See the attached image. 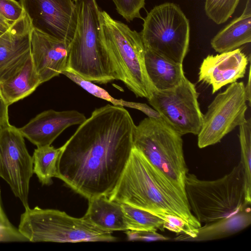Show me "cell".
Here are the masks:
<instances>
[{"label":"cell","mask_w":251,"mask_h":251,"mask_svg":"<svg viewBox=\"0 0 251 251\" xmlns=\"http://www.w3.org/2000/svg\"><path fill=\"white\" fill-rule=\"evenodd\" d=\"M135 126L124 107L96 109L63 145L57 178L87 200L108 196L129 158Z\"/></svg>","instance_id":"obj_1"},{"label":"cell","mask_w":251,"mask_h":251,"mask_svg":"<svg viewBox=\"0 0 251 251\" xmlns=\"http://www.w3.org/2000/svg\"><path fill=\"white\" fill-rule=\"evenodd\" d=\"M162 219L173 216L186 224L190 235L201 225L192 214L186 196L154 167L133 146L116 186L108 196Z\"/></svg>","instance_id":"obj_2"},{"label":"cell","mask_w":251,"mask_h":251,"mask_svg":"<svg viewBox=\"0 0 251 251\" xmlns=\"http://www.w3.org/2000/svg\"><path fill=\"white\" fill-rule=\"evenodd\" d=\"M75 2L77 12V25L69 44L66 71L94 83L106 84L114 80L122 81V75L117 64L100 39V9L96 0Z\"/></svg>","instance_id":"obj_3"},{"label":"cell","mask_w":251,"mask_h":251,"mask_svg":"<svg viewBox=\"0 0 251 251\" xmlns=\"http://www.w3.org/2000/svg\"><path fill=\"white\" fill-rule=\"evenodd\" d=\"M100 23V39L117 64L122 81L137 97L148 100L156 89L146 71L145 49L140 33L101 10Z\"/></svg>","instance_id":"obj_4"},{"label":"cell","mask_w":251,"mask_h":251,"mask_svg":"<svg viewBox=\"0 0 251 251\" xmlns=\"http://www.w3.org/2000/svg\"><path fill=\"white\" fill-rule=\"evenodd\" d=\"M185 191L191 211L201 223L229 217L248 205L245 203L244 174L240 163L229 173L214 180H201L188 173Z\"/></svg>","instance_id":"obj_5"},{"label":"cell","mask_w":251,"mask_h":251,"mask_svg":"<svg viewBox=\"0 0 251 251\" xmlns=\"http://www.w3.org/2000/svg\"><path fill=\"white\" fill-rule=\"evenodd\" d=\"M133 143L154 167L186 195L185 180L188 169L180 134L162 118L147 117L136 126Z\"/></svg>","instance_id":"obj_6"},{"label":"cell","mask_w":251,"mask_h":251,"mask_svg":"<svg viewBox=\"0 0 251 251\" xmlns=\"http://www.w3.org/2000/svg\"><path fill=\"white\" fill-rule=\"evenodd\" d=\"M18 229L28 241L77 243L115 242L112 232L101 230L83 218L71 216L64 211L25 208L21 214Z\"/></svg>","instance_id":"obj_7"},{"label":"cell","mask_w":251,"mask_h":251,"mask_svg":"<svg viewBox=\"0 0 251 251\" xmlns=\"http://www.w3.org/2000/svg\"><path fill=\"white\" fill-rule=\"evenodd\" d=\"M140 34L145 48L183 63L189 50L190 24L177 5L165 2L154 6L144 19Z\"/></svg>","instance_id":"obj_8"},{"label":"cell","mask_w":251,"mask_h":251,"mask_svg":"<svg viewBox=\"0 0 251 251\" xmlns=\"http://www.w3.org/2000/svg\"><path fill=\"white\" fill-rule=\"evenodd\" d=\"M243 82L229 84L218 93L203 114L201 129L198 135V146L201 148L216 144L236 127L246 120L248 109Z\"/></svg>","instance_id":"obj_9"},{"label":"cell","mask_w":251,"mask_h":251,"mask_svg":"<svg viewBox=\"0 0 251 251\" xmlns=\"http://www.w3.org/2000/svg\"><path fill=\"white\" fill-rule=\"evenodd\" d=\"M199 95L195 84L185 76L172 89L156 90L148 101L181 136L189 133L198 135L203 116L198 102Z\"/></svg>","instance_id":"obj_10"},{"label":"cell","mask_w":251,"mask_h":251,"mask_svg":"<svg viewBox=\"0 0 251 251\" xmlns=\"http://www.w3.org/2000/svg\"><path fill=\"white\" fill-rule=\"evenodd\" d=\"M33 166L32 157L19 129L10 124L0 127V177L8 183L25 208L29 206Z\"/></svg>","instance_id":"obj_11"},{"label":"cell","mask_w":251,"mask_h":251,"mask_svg":"<svg viewBox=\"0 0 251 251\" xmlns=\"http://www.w3.org/2000/svg\"><path fill=\"white\" fill-rule=\"evenodd\" d=\"M33 28L70 44L77 21L73 0H20Z\"/></svg>","instance_id":"obj_12"},{"label":"cell","mask_w":251,"mask_h":251,"mask_svg":"<svg viewBox=\"0 0 251 251\" xmlns=\"http://www.w3.org/2000/svg\"><path fill=\"white\" fill-rule=\"evenodd\" d=\"M32 29L25 11L0 36V82L8 78L31 55Z\"/></svg>","instance_id":"obj_13"},{"label":"cell","mask_w":251,"mask_h":251,"mask_svg":"<svg viewBox=\"0 0 251 251\" xmlns=\"http://www.w3.org/2000/svg\"><path fill=\"white\" fill-rule=\"evenodd\" d=\"M69 44L37 29H32L31 57L41 84L67 70Z\"/></svg>","instance_id":"obj_14"},{"label":"cell","mask_w":251,"mask_h":251,"mask_svg":"<svg viewBox=\"0 0 251 251\" xmlns=\"http://www.w3.org/2000/svg\"><path fill=\"white\" fill-rule=\"evenodd\" d=\"M250 58L239 49L209 55L199 69L198 81L212 87L214 94L223 86L244 77Z\"/></svg>","instance_id":"obj_15"},{"label":"cell","mask_w":251,"mask_h":251,"mask_svg":"<svg viewBox=\"0 0 251 251\" xmlns=\"http://www.w3.org/2000/svg\"><path fill=\"white\" fill-rule=\"evenodd\" d=\"M86 119L76 110L44 111L19 129L23 136L37 147L50 145L68 127L80 125Z\"/></svg>","instance_id":"obj_16"},{"label":"cell","mask_w":251,"mask_h":251,"mask_svg":"<svg viewBox=\"0 0 251 251\" xmlns=\"http://www.w3.org/2000/svg\"><path fill=\"white\" fill-rule=\"evenodd\" d=\"M251 205H246L231 216L211 223L192 231L190 236L181 234L175 241H204L236 234L251 224Z\"/></svg>","instance_id":"obj_17"},{"label":"cell","mask_w":251,"mask_h":251,"mask_svg":"<svg viewBox=\"0 0 251 251\" xmlns=\"http://www.w3.org/2000/svg\"><path fill=\"white\" fill-rule=\"evenodd\" d=\"M88 200V208L83 216L86 221L107 231L128 230L121 203L104 195Z\"/></svg>","instance_id":"obj_18"},{"label":"cell","mask_w":251,"mask_h":251,"mask_svg":"<svg viewBox=\"0 0 251 251\" xmlns=\"http://www.w3.org/2000/svg\"><path fill=\"white\" fill-rule=\"evenodd\" d=\"M40 84L31 55L8 78L0 82V93L9 106L29 96Z\"/></svg>","instance_id":"obj_19"},{"label":"cell","mask_w":251,"mask_h":251,"mask_svg":"<svg viewBox=\"0 0 251 251\" xmlns=\"http://www.w3.org/2000/svg\"><path fill=\"white\" fill-rule=\"evenodd\" d=\"M145 49L146 71L155 89L166 90L178 85L185 76L182 63L174 62Z\"/></svg>","instance_id":"obj_20"},{"label":"cell","mask_w":251,"mask_h":251,"mask_svg":"<svg viewBox=\"0 0 251 251\" xmlns=\"http://www.w3.org/2000/svg\"><path fill=\"white\" fill-rule=\"evenodd\" d=\"M251 41V0H247L240 16L234 19L211 40L212 48L222 53L239 48Z\"/></svg>","instance_id":"obj_21"},{"label":"cell","mask_w":251,"mask_h":251,"mask_svg":"<svg viewBox=\"0 0 251 251\" xmlns=\"http://www.w3.org/2000/svg\"><path fill=\"white\" fill-rule=\"evenodd\" d=\"M64 145L55 148L50 145L37 147L32 157L33 172L43 185L52 183V178L58 176V163Z\"/></svg>","instance_id":"obj_22"},{"label":"cell","mask_w":251,"mask_h":251,"mask_svg":"<svg viewBox=\"0 0 251 251\" xmlns=\"http://www.w3.org/2000/svg\"><path fill=\"white\" fill-rule=\"evenodd\" d=\"M121 204L128 230H164V221L157 215L127 204Z\"/></svg>","instance_id":"obj_23"},{"label":"cell","mask_w":251,"mask_h":251,"mask_svg":"<svg viewBox=\"0 0 251 251\" xmlns=\"http://www.w3.org/2000/svg\"><path fill=\"white\" fill-rule=\"evenodd\" d=\"M239 139L241 148V164L244 174L245 200L247 204L251 202V120L246 121L239 126Z\"/></svg>","instance_id":"obj_24"},{"label":"cell","mask_w":251,"mask_h":251,"mask_svg":"<svg viewBox=\"0 0 251 251\" xmlns=\"http://www.w3.org/2000/svg\"><path fill=\"white\" fill-rule=\"evenodd\" d=\"M240 0H206L204 10L215 23H225L233 14Z\"/></svg>","instance_id":"obj_25"},{"label":"cell","mask_w":251,"mask_h":251,"mask_svg":"<svg viewBox=\"0 0 251 251\" xmlns=\"http://www.w3.org/2000/svg\"><path fill=\"white\" fill-rule=\"evenodd\" d=\"M62 74L65 75L93 96L108 101L112 103L113 105L122 106L121 104L123 100L114 98L107 91L94 84L92 82L83 79L73 72L65 71L62 73Z\"/></svg>","instance_id":"obj_26"},{"label":"cell","mask_w":251,"mask_h":251,"mask_svg":"<svg viewBox=\"0 0 251 251\" xmlns=\"http://www.w3.org/2000/svg\"><path fill=\"white\" fill-rule=\"evenodd\" d=\"M0 187V242H25L27 239L9 220L2 207Z\"/></svg>","instance_id":"obj_27"},{"label":"cell","mask_w":251,"mask_h":251,"mask_svg":"<svg viewBox=\"0 0 251 251\" xmlns=\"http://www.w3.org/2000/svg\"><path fill=\"white\" fill-rule=\"evenodd\" d=\"M118 13L126 21L142 19L140 10L144 8L145 0H112Z\"/></svg>","instance_id":"obj_28"},{"label":"cell","mask_w":251,"mask_h":251,"mask_svg":"<svg viewBox=\"0 0 251 251\" xmlns=\"http://www.w3.org/2000/svg\"><path fill=\"white\" fill-rule=\"evenodd\" d=\"M25 10L20 2L15 0H0V13L9 23L19 19Z\"/></svg>","instance_id":"obj_29"},{"label":"cell","mask_w":251,"mask_h":251,"mask_svg":"<svg viewBox=\"0 0 251 251\" xmlns=\"http://www.w3.org/2000/svg\"><path fill=\"white\" fill-rule=\"evenodd\" d=\"M125 232L128 241H152L168 239L156 231L127 230Z\"/></svg>","instance_id":"obj_30"},{"label":"cell","mask_w":251,"mask_h":251,"mask_svg":"<svg viewBox=\"0 0 251 251\" xmlns=\"http://www.w3.org/2000/svg\"><path fill=\"white\" fill-rule=\"evenodd\" d=\"M127 107L137 109L143 112L149 118H159L161 117L160 114L157 111L146 103L128 101Z\"/></svg>","instance_id":"obj_31"},{"label":"cell","mask_w":251,"mask_h":251,"mask_svg":"<svg viewBox=\"0 0 251 251\" xmlns=\"http://www.w3.org/2000/svg\"><path fill=\"white\" fill-rule=\"evenodd\" d=\"M8 107L0 93V127L9 125Z\"/></svg>","instance_id":"obj_32"},{"label":"cell","mask_w":251,"mask_h":251,"mask_svg":"<svg viewBox=\"0 0 251 251\" xmlns=\"http://www.w3.org/2000/svg\"><path fill=\"white\" fill-rule=\"evenodd\" d=\"M251 66L249 68L248 80L246 84L245 85V91L247 99V101L248 102L249 105L251 106Z\"/></svg>","instance_id":"obj_33"},{"label":"cell","mask_w":251,"mask_h":251,"mask_svg":"<svg viewBox=\"0 0 251 251\" xmlns=\"http://www.w3.org/2000/svg\"><path fill=\"white\" fill-rule=\"evenodd\" d=\"M10 26H8L0 22V36L4 33Z\"/></svg>","instance_id":"obj_34"},{"label":"cell","mask_w":251,"mask_h":251,"mask_svg":"<svg viewBox=\"0 0 251 251\" xmlns=\"http://www.w3.org/2000/svg\"><path fill=\"white\" fill-rule=\"evenodd\" d=\"M0 22L4 24V25L10 26L11 25V24L9 23L4 18L2 17L1 14L0 13Z\"/></svg>","instance_id":"obj_35"},{"label":"cell","mask_w":251,"mask_h":251,"mask_svg":"<svg viewBox=\"0 0 251 251\" xmlns=\"http://www.w3.org/2000/svg\"><path fill=\"white\" fill-rule=\"evenodd\" d=\"M74 0V1H77V0Z\"/></svg>","instance_id":"obj_36"}]
</instances>
